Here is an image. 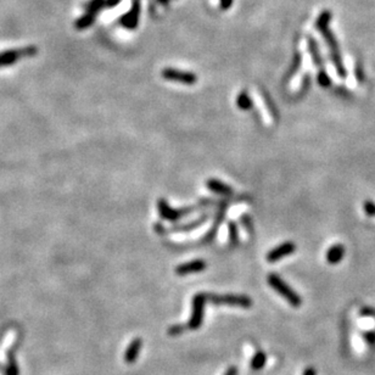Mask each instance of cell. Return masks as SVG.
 Instances as JSON below:
<instances>
[{"mask_svg": "<svg viewBox=\"0 0 375 375\" xmlns=\"http://www.w3.org/2000/svg\"><path fill=\"white\" fill-rule=\"evenodd\" d=\"M345 256V247L342 245H333L327 252V261L330 264H337L342 261Z\"/></svg>", "mask_w": 375, "mask_h": 375, "instance_id": "11", "label": "cell"}, {"mask_svg": "<svg viewBox=\"0 0 375 375\" xmlns=\"http://www.w3.org/2000/svg\"><path fill=\"white\" fill-rule=\"evenodd\" d=\"M19 374V370H17L16 363L15 360H10L9 362V367H8V375H17Z\"/></svg>", "mask_w": 375, "mask_h": 375, "instance_id": "27", "label": "cell"}, {"mask_svg": "<svg viewBox=\"0 0 375 375\" xmlns=\"http://www.w3.org/2000/svg\"><path fill=\"white\" fill-rule=\"evenodd\" d=\"M304 375H317V374H316V370H314L313 368H307L304 371Z\"/></svg>", "mask_w": 375, "mask_h": 375, "instance_id": "32", "label": "cell"}, {"mask_svg": "<svg viewBox=\"0 0 375 375\" xmlns=\"http://www.w3.org/2000/svg\"><path fill=\"white\" fill-rule=\"evenodd\" d=\"M318 83L322 86H329V85H330L331 80H330V78H329V76H328L327 73H325L324 71L319 72V74H318Z\"/></svg>", "mask_w": 375, "mask_h": 375, "instance_id": "22", "label": "cell"}, {"mask_svg": "<svg viewBox=\"0 0 375 375\" xmlns=\"http://www.w3.org/2000/svg\"><path fill=\"white\" fill-rule=\"evenodd\" d=\"M266 360H267V356L266 353H263V352H257V353L253 356L252 360H251V368L255 369V370H259V369H262L264 367V364H266Z\"/></svg>", "mask_w": 375, "mask_h": 375, "instance_id": "17", "label": "cell"}, {"mask_svg": "<svg viewBox=\"0 0 375 375\" xmlns=\"http://www.w3.org/2000/svg\"><path fill=\"white\" fill-rule=\"evenodd\" d=\"M206 219H207V216L204 215L200 219H196V221L192 222V223L184 224V226H179V227L171 228V232H190V230L195 229V228H199L200 226H203L205 222H206Z\"/></svg>", "mask_w": 375, "mask_h": 375, "instance_id": "14", "label": "cell"}, {"mask_svg": "<svg viewBox=\"0 0 375 375\" xmlns=\"http://www.w3.org/2000/svg\"><path fill=\"white\" fill-rule=\"evenodd\" d=\"M38 53V49L33 45L30 47H26L22 49H14V50H7L4 53H0V67H4V66L14 65L19 61L21 57H31L37 55Z\"/></svg>", "mask_w": 375, "mask_h": 375, "instance_id": "3", "label": "cell"}, {"mask_svg": "<svg viewBox=\"0 0 375 375\" xmlns=\"http://www.w3.org/2000/svg\"><path fill=\"white\" fill-rule=\"evenodd\" d=\"M268 283H269L270 287H272L276 293L280 294L293 307H300V306H301V297L297 295L296 291L291 289L289 285L283 280L280 276L273 273L269 274V275H268Z\"/></svg>", "mask_w": 375, "mask_h": 375, "instance_id": "1", "label": "cell"}, {"mask_svg": "<svg viewBox=\"0 0 375 375\" xmlns=\"http://www.w3.org/2000/svg\"><path fill=\"white\" fill-rule=\"evenodd\" d=\"M141 345L143 341L140 339H135L131 342V345L127 347L126 353H125V360L127 363H133L135 359L139 356V352L141 350Z\"/></svg>", "mask_w": 375, "mask_h": 375, "instance_id": "12", "label": "cell"}, {"mask_svg": "<svg viewBox=\"0 0 375 375\" xmlns=\"http://www.w3.org/2000/svg\"><path fill=\"white\" fill-rule=\"evenodd\" d=\"M241 222H242V224H244L245 229H247V232L249 233H252V221H251L250 216L249 215L242 216Z\"/></svg>", "mask_w": 375, "mask_h": 375, "instance_id": "24", "label": "cell"}, {"mask_svg": "<svg viewBox=\"0 0 375 375\" xmlns=\"http://www.w3.org/2000/svg\"><path fill=\"white\" fill-rule=\"evenodd\" d=\"M228 232H229V240H230V244L232 245H236L238 244L239 241V238H238V228H236L235 223L234 222H229V224H228Z\"/></svg>", "mask_w": 375, "mask_h": 375, "instance_id": "21", "label": "cell"}, {"mask_svg": "<svg viewBox=\"0 0 375 375\" xmlns=\"http://www.w3.org/2000/svg\"><path fill=\"white\" fill-rule=\"evenodd\" d=\"M364 339L370 346H375V331H365Z\"/></svg>", "mask_w": 375, "mask_h": 375, "instance_id": "26", "label": "cell"}, {"mask_svg": "<svg viewBox=\"0 0 375 375\" xmlns=\"http://www.w3.org/2000/svg\"><path fill=\"white\" fill-rule=\"evenodd\" d=\"M330 19H331V14L329 13V11H323L322 15L318 17V20H317V24H316L317 28H318L319 31L327 30Z\"/></svg>", "mask_w": 375, "mask_h": 375, "instance_id": "19", "label": "cell"}, {"mask_svg": "<svg viewBox=\"0 0 375 375\" xmlns=\"http://www.w3.org/2000/svg\"><path fill=\"white\" fill-rule=\"evenodd\" d=\"M186 328H188V327H184V325H180V324H178V325H173V327L169 328L168 333H169V335H172V336H177V335H179V334L183 333V331L185 330Z\"/></svg>", "mask_w": 375, "mask_h": 375, "instance_id": "23", "label": "cell"}, {"mask_svg": "<svg viewBox=\"0 0 375 375\" xmlns=\"http://www.w3.org/2000/svg\"><path fill=\"white\" fill-rule=\"evenodd\" d=\"M155 232L158 233V234L163 235L164 233H167V230L164 229L162 224H160V223H155Z\"/></svg>", "mask_w": 375, "mask_h": 375, "instance_id": "29", "label": "cell"}, {"mask_svg": "<svg viewBox=\"0 0 375 375\" xmlns=\"http://www.w3.org/2000/svg\"><path fill=\"white\" fill-rule=\"evenodd\" d=\"M169 0H158V3H161V4H167Z\"/></svg>", "mask_w": 375, "mask_h": 375, "instance_id": "33", "label": "cell"}, {"mask_svg": "<svg viewBox=\"0 0 375 375\" xmlns=\"http://www.w3.org/2000/svg\"><path fill=\"white\" fill-rule=\"evenodd\" d=\"M106 7V0H90L89 3H86L84 5L85 11L86 13H91V14H97L98 11L102 10L103 8Z\"/></svg>", "mask_w": 375, "mask_h": 375, "instance_id": "18", "label": "cell"}, {"mask_svg": "<svg viewBox=\"0 0 375 375\" xmlns=\"http://www.w3.org/2000/svg\"><path fill=\"white\" fill-rule=\"evenodd\" d=\"M206 301V294H198V295H195L194 299H193V314L192 318H190V321L186 325L188 329L195 330V329H199L201 327L204 319V308Z\"/></svg>", "mask_w": 375, "mask_h": 375, "instance_id": "4", "label": "cell"}, {"mask_svg": "<svg viewBox=\"0 0 375 375\" xmlns=\"http://www.w3.org/2000/svg\"><path fill=\"white\" fill-rule=\"evenodd\" d=\"M140 15V0H133V7L131 10L126 14L125 16H122L121 19V25L125 26L126 28L129 30H133L138 26V20H139Z\"/></svg>", "mask_w": 375, "mask_h": 375, "instance_id": "9", "label": "cell"}, {"mask_svg": "<svg viewBox=\"0 0 375 375\" xmlns=\"http://www.w3.org/2000/svg\"><path fill=\"white\" fill-rule=\"evenodd\" d=\"M236 105H238L239 109L241 110H250L251 108H252V100H251L250 95L246 93V91H241L240 94H239L238 99H236Z\"/></svg>", "mask_w": 375, "mask_h": 375, "instance_id": "16", "label": "cell"}, {"mask_svg": "<svg viewBox=\"0 0 375 375\" xmlns=\"http://www.w3.org/2000/svg\"><path fill=\"white\" fill-rule=\"evenodd\" d=\"M207 300L216 306H232V307L250 308L252 301L250 297L244 295H206Z\"/></svg>", "mask_w": 375, "mask_h": 375, "instance_id": "2", "label": "cell"}, {"mask_svg": "<svg viewBox=\"0 0 375 375\" xmlns=\"http://www.w3.org/2000/svg\"><path fill=\"white\" fill-rule=\"evenodd\" d=\"M206 185L209 188L210 190H212L213 193H217V194H222V195H230L233 193L232 188L227 184L222 183L221 180L217 179H210L206 181Z\"/></svg>", "mask_w": 375, "mask_h": 375, "instance_id": "13", "label": "cell"}, {"mask_svg": "<svg viewBox=\"0 0 375 375\" xmlns=\"http://www.w3.org/2000/svg\"><path fill=\"white\" fill-rule=\"evenodd\" d=\"M207 264L206 262L203 261V259H194V261L186 262V263L180 264L175 268V273L178 275L183 276L186 275V274L190 273H198V272H203L204 269H206Z\"/></svg>", "mask_w": 375, "mask_h": 375, "instance_id": "10", "label": "cell"}, {"mask_svg": "<svg viewBox=\"0 0 375 375\" xmlns=\"http://www.w3.org/2000/svg\"><path fill=\"white\" fill-rule=\"evenodd\" d=\"M94 20H95L94 14L86 13L82 17H79V19L77 20L74 26H76L77 30H85V28L90 27V26L94 24Z\"/></svg>", "mask_w": 375, "mask_h": 375, "instance_id": "15", "label": "cell"}, {"mask_svg": "<svg viewBox=\"0 0 375 375\" xmlns=\"http://www.w3.org/2000/svg\"><path fill=\"white\" fill-rule=\"evenodd\" d=\"M162 77L164 79L171 80V82H177V83H181V84H186V85H193L195 84L196 80H198V77L195 76L194 73L192 72H184L180 70H175V68H163L162 70Z\"/></svg>", "mask_w": 375, "mask_h": 375, "instance_id": "5", "label": "cell"}, {"mask_svg": "<svg viewBox=\"0 0 375 375\" xmlns=\"http://www.w3.org/2000/svg\"><path fill=\"white\" fill-rule=\"evenodd\" d=\"M233 5V0H221V8L223 10H228Z\"/></svg>", "mask_w": 375, "mask_h": 375, "instance_id": "28", "label": "cell"}, {"mask_svg": "<svg viewBox=\"0 0 375 375\" xmlns=\"http://www.w3.org/2000/svg\"><path fill=\"white\" fill-rule=\"evenodd\" d=\"M296 251V245L294 242H284V244L279 245L278 247L273 249L272 251H269L267 255V261L268 262H276L279 259L287 257V256L291 255L293 252Z\"/></svg>", "mask_w": 375, "mask_h": 375, "instance_id": "8", "label": "cell"}, {"mask_svg": "<svg viewBox=\"0 0 375 375\" xmlns=\"http://www.w3.org/2000/svg\"><path fill=\"white\" fill-rule=\"evenodd\" d=\"M120 3V0H106V7L109 8H114Z\"/></svg>", "mask_w": 375, "mask_h": 375, "instance_id": "30", "label": "cell"}, {"mask_svg": "<svg viewBox=\"0 0 375 375\" xmlns=\"http://www.w3.org/2000/svg\"><path fill=\"white\" fill-rule=\"evenodd\" d=\"M224 375H238V369H236L235 367H230Z\"/></svg>", "mask_w": 375, "mask_h": 375, "instance_id": "31", "label": "cell"}, {"mask_svg": "<svg viewBox=\"0 0 375 375\" xmlns=\"http://www.w3.org/2000/svg\"><path fill=\"white\" fill-rule=\"evenodd\" d=\"M364 211L369 216H375V204L371 203V201H365Z\"/></svg>", "mask_w": 375, "mask_h": 375, "instance_id": "25", "label": "cell"}, {"mask_svg": "<svg viewBox=\"0 0 375 375\" xmlns=\"http://www.w3.org/2000/svg\"><path fill=\"white\" fill-rule=\"evenodd\" d=\"M158 212H160L161 217L167 221H177V219L183 218L185 215H189L195 210V207H190V209H181V210H173L171 209L168 204L161 199L157 203Z\"/></svg>", "mask_w": 375, "mask_h": 375, "instance_id": "6", "label": "cell"}, {"mask_svg": "<svg viewBox=\"0 0 375 375\" xmlns=\"http://www.w3.org/2000/svg\"><path fill=\"white\" fill-rule=\"evenodd\" d=\"M308 45H310V51H311V55H312V57H313L314 63H316L317 66H321L322 61H321V56H319L318 48H317V44L313 42L312 39L308 38Z\"/></svg>", "mask_w": 375, "mask_h": 375, "instance_id": "20", "label": "cell"}, {"mask_svg": "<svg viewBox=\"0 0 375 375\" xmlns=\"http://www.w3.org/2000/svg\"><path fill=\"white\" fill-rule=\"evenodd\" d=\"M322 33H323V36L325 37V39H327L329 48H330L331 56H333V61H334V63H335V66H336L337 73H339L341 77H344L345 76V67H344V66H342L341 59H340L339 50H337V45H336V43H335V38H334L333 34H331L330 32H329L328 30L322 31Z\"/></svg>", "mask_w": 375, "mask_h": 375, "instance_id": "7", "label": "cell"}]
</instances>
